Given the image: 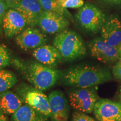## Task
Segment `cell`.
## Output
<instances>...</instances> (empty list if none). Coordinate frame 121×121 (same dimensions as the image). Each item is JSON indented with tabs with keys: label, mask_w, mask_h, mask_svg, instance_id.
I'll list each match as a JSON object with an SVG mask.
<instances>
[{
	"label": "cell",
	"mask_w": 121,
	"mask_h": 121,
	"mask_svg": "<svg viewBox=\"0 0 121 121\" xmlns=\"http://www.w3.org/2000/svg\"><path fill=\"white\" fill-rule=\"evenodd\" d=\"M0 121H9L8 119L0 107Z\"/></svg>",
	"instance_id": "obj_26"
},
{
	"label": "cell",
	"mask_w": 121,
	"mask_h": 121,
	"mask_svg": "<svg viewBox=\"0 0 121 121\" xmlns=\"http://www.w3.org/2000/svg\"><path fill=\"white\" fill-rule=\"evenodd\" d=\"M11 60L8 49L4 45L0 44V69L8 66Z\"/></svg>",
	"instance_id": "obj_20"
},
{
	"label": "cell",
	"mask_w": 121,
	"mask_h": 121,
	"mask_svg": "<svg viewBox=\"0 0 121 121\" xmlns=\"http://www.w3.org/2000/svg\"><path fill=\"white\" fill-rule=\"evenodd\" d=\"M53 43L62 58L67 61L76 60L86 54V48L82 39L72 30L66 29L57 33Z\"/></svg>",
	"instance_id": "obj_3"
},
{
	"label": "cell",
	"mask_w": 121,
	"mask_h": 121,
	"mask_svg": "<svg viewBox=\"0 0 121 121\" xmlns=\"http://www.w3.org/2000/svg\"><path fill=\"white\" fill-rule=\"evenodd\" d=\"M22 105V98L11 91L0 93V107L6 115H13Z\"/></svg>",
	"instance_id": "obj_16"
},
{
	"label": "cell",
	"mask_w": 121,
	"mask_h": 121,
	"mask_svg": "<svg viewBox=\"0 0 121 121\" xmlns=\"http://www.w3.org/2000/svg\"><path fill=\"white\" fill-rule=\"evenodd\" d=\"M101 38L106 43L118 47L121 43V22L116 17H111L106 22L100 30Z\"/></svg>",
	"instance_id": "obj_14"
},
{
	"label": "cell",
	"mask_w": 121,
	"mask_h": 121,
	"mask_svg": "<svg viewBox=\"0 0 121 121\" xmlns=\"http://www.w3.org/2000/svg\"><path fill=\"white\" fill-rule=\"evenodd\" d=\"M69 98L73 108L85 113L93 112L99 100L96 90L92 87L75 89L69 93Z\"/></svg>",
	"instance_id": "obj_6"
},
{
	"label": "cell",
	"mask_w": 121,
	"mask_h": 121,
	"mask_svg": "<svg viewBox=\"0 0 121 121\" xmlns=\"http://www.w3.org/2000/svg\"><path fill=\"white\" fill-rule=\"evenodd\" d=\"M112 73L113 76L117 79L121 81V61L119 60V62L114 65L113 68Z\"/></svg>",
	"instance_id": "obj_24"
},
{
	"label": "cell",
	"mask_w": 121,
	"mask_h": 121,
	"mask_svg": "<svg viewBox=\"0 0 121 121\" xmlns=\"http://www.w3.org/2000/svg\"><path fill=\"white\" fill-rule=\"evenodd\" d=\"M78 10L76 17L81 26L93 33L100 31L106 22L105 15L100 9L90 3H86Z\"/></svg>",
	"instance_id": "obj_4"
},
{
	"label": "cell",
	"mask_w": 121,
	"mask_h": 121,
	"mask_svg": "<svg viewBox=\"0 0 121 121\" xmlns=\"http://www.w3.org/2000/svg\"><path fill=\"white\" fill-rule=\"evenodd\" d=\"M118 49H119V52H120V54H121V43L120 44H119V47H118Z\"/></svg>",
	"instance_id": "obj_28"
},
{
	"label": "cell",
	"mask_w": 121,
	"mask_h": 121,
	"mask_svg": "<svg viewBox=\"0 0 121 121\" xmlns=\"http://www.w3.org/2000/svg\"><path fill=\"white\" fill-rule=\"evenodd\" d=\"M89 47L92 56L103 63L114 62L121 57L118 47L108 44L102 38L93 39Z\"/></svg>",
	"instance_id": "obj_7"
},
{
	"label": "cell",
	"mask_w": 121,
	"mask_h": 121,
	"mask_svg": "<svg viewBox=\"0 0 121 121\" xmlns=\"http://www.w3.org/2000/svg\"><path fill=\"white\" fill-rule=\"evenodd\" d=\"M43 11L52 12L62 15L69 20H72V16L66 9L63 8L56 0H38Z\"/></svg>",
	"instance_id": "obj_18"
},
{
	"label": "cell",
	"mask_w": 121,
	"mask_h": 121,
	"mask_svg": "<svg viewBox=\"0 0 121 121\" xmlns=\"http://www.w3.org/2000/svg\"><path fill=\"white\" fill-rule=\"evenodd\" d=\"M11 120V121H49V118L25 104L12 115Z\"/></svg>",
	"instance_id": "obj_17"
},
{
	"label": "cell",
	"mask_w": 121,
	"mask_h": 121,
	"mask_svg": "<svg viewBox=\"0 0 121 121\" xmlns=\"http://www.w3.org/2000/svg\"><path fill=\"white\" fill-rule=\"evenodd\" d=\"M15 42L21 49L27 51L44 45L47 41L46 35L38 29L29 27L15 37Z\"/></svg>",
	"instance_id": "obj_9"
},
{
	"label": "cell",
	"mask_w": 121,
	"mask_h": 121,
	"mask_svg": "<svg viewBox=\"0 0 121 121\" xmlns=\"http://www.w3.org/2000/svg\"><path fill=\"white\" fill-rule=\"evenodd\" d=\"M38 25L44 33L57 34L67 28L69 21L62 15L43 11L39 17Z\"/></svg>",
	"instance_id": "obj_8"
},
{
	"label": "cell",
	"mask_w": 121,
	"mask_h": 121,
	"mask_svg": "<svg viewBox=\"0 0 121 121\" xmlns=\"http://www.w3.org/2000/svg\"><path fill=\"white\" fill-rule=\"evenodd\" d=\"M105 1L112 3H115V4H120L121 3V0H105Z\"/></svg>",
	"instance_id": "obj_27"
},
{
	"label": "cell",
	"mask_w": 121,
	"mask_h": 121,
	"mask_svg": "<svg viewBox=\"0 0 121 121\" xmlns=\"http://www.w3.org/2000/svg\"><path fill=\"white\" fill-rule=\"evenodd\" d=\"M27 25L26 20L22 13L15 9L9 8L3 21V30L7 38L16 37L25 29Z\"/></svg>",
	"instance_id": "obj_12"
},
{
	"label": "cell",
	"mask_w": 121,
	"mask_h": 121,
	"mask_svg": "<svg viewBox=\"0 0 121 121\" xmlns=\"http://www.w3.org/2000/svg\"><path fill=\"white\" fill-rule=\"evenodd\" d=\"M9 8L3 0H0V36L2 34L3 21L7 10Z\"/></svg>",
	"instance_id": "obj_22"
},
{
	"label": "cell",
	"mask_w": 121,
	"mask_h": 121,
	"mask_svg": "<svg viewBox=\"0 0 121 121\" xmlns=\"http://www.w3.org/2000/svg\"><path fill=\"white\" fill-rule=\"evenodd\" d=\"M62 78L66 85L78 88L93 87L112 80L108 69L90 65L70 67L63 73Z\"/></svg>",
	"instance_id": "obj_2"
},
{
	"label": "cell",
	"mask_w": 121,
	"mask_h": 121,
	"mask_svg": "<svg viewBox=\"0 0 121 121\" xmlns=\"http://www.w3.org/2000/svg\"><path fill=\"white\" fill-rule=\"evenodd\" d=\"M120 98H121V89L120 91Z\"/></svg>",
	"instance_id": "obj_29"
},
{
	"label": "cell",
	"mask_w": 121,
	"mask_h": 121,
	"mask_svg": "<svg viewBox=\"0 0 121 121\" xmlns=\"http://www.w3.org/2000/svg\"><path fill=\"white\" fill-rule=\"evenodd\" d=\"M52 121H68L69 105L65 95L60 90H54L48 95Z\"/></svg>",
	"instance_id": "obj_11"
},
{
	"label": "cell",
	"mask_w": 121,
	"mask_h": 121,
	"mask_svg": "<svg viewBox=\"0 0 121 121\" xmlns=\"http://www.w3.org/2000/svg\"><path fill=\"white\" fill-rule=\"evenodd\" d=\"M57 2L65 9L80 8L84 4V0H56Z\"/></svg>",
	"instance_id": "obj_21"
},
{
	"label": "cell",
	"mask_w": 121,
	"mask_h": 121,
	"mask_svg": "<svg viewBox=\"0 0 121 121\" xmlns=\"http://www.w3.org/2000/svg\"><path fill=\"white\" fill-rule=\"evenodd\" d=\"M33 56L39 62L55 68L62 59L60 52L54 45L44 44L34 49Z\"/></svg>",
	"instance_id": "obj_15"
},
{
	"label": "cell",
	"mask_w": 121,
	"mask_h": 121,
	"mask_svg": "<svg viewBox=\"0 0 121 121\" xmlns=\"http://www.w3.org/2000/svg\"><path fill=\"white\" fill-rule=\"evenodd\" d=\"M72 121H95L93 118L85 113L81 112H75L72 115Z\"/></svg>",
	"instance_id": "obj_23"
},
{
	"label": "cell",
	"mask_w": 121,
	"mask_h": 121,
	"mask_svg": "<svg viewBox=\"0 0 121 121\" xmlns=\"http://www.w3.org/2000/svg\"><path fill=\"white\" fill-rule=\"evenodd\" d=\"M17 82V78L13 72L0 69V93L9 90Z\"/></svg>",
	"instance_id": "obj_19"
},
{
	"label": "cell",
	"mask_w": 121,
	"mask_h": 121,
	"mask_svg": "<svg viewBox=\"0 0 121 121\" xmlns=\"http://www.w3.org/2000/svg\"><path fill=\"white\" fill-rule=\"evenodd\" d=\"M7 4L9 8L14 9L15 7L18 4L20 0H3Z\"/></svg>",
	"instance_id": "obj_25"
},
{
	"label": "cell",
	"mask_w": 121,
	"mask_h": 121,
	"mask_svg": "<svg viewBox=\"0 0 121 121\" xmlns=\"http://www.w3.org/2000/svg\"><path fill=\"white\" fill-rule=\"evenodd\" d=\"M18 91L23 102L49 118H51L49 99L42 90L24 85L19 86Z\"/></svg>",
	"instance_id": "obj_5"
},
{
	"label": "cell",
	"mask_w": 121,
	"mask_h": 121,
	"mask_svg": "<svg viewBox=\"0 0 121 121\" xmlns=\"http://www.w3.org/2000/svg\"><path fill=\"white\" fill-rule=\"evenodd\" d=\"M13 9L22 13L29 27L38 25L39 17L43 11L38 0H20Z\"/></svg>",
	"instance_id": "obj_13"
},
{
	"label": "cell",
	"mask_w": 121,
	"mask_h": 121,
	"mask_svg": "<svg viewBox=\"0 0 121 121\" xmlns=\"http://www.w3.org/2000/svg\"><path fill=\"white\" fill-rule=\"evenodd\" d=\"M94 113L99 121H121V103L100 99L95 104Z\"/></svg>",
	"instance_id": "obj_10"
},
{
	"label": "cell",
	"mask_w": 121,
	"mask_h": 121,
	"mask_svg": "<svg viewBox=\"0 0 121 121\" xmlns=\"http://www.w3.org/2000/svg\"><path fill=\"white\" fill-rule=\"evenodd\" d=\"M11 63L33 86L42 91L51 88L60 78V72L38 61L13 58Z\"/></svg>",
	"instance_id": "obj_1"
},
{
	"label": "cell",
	"mask_w": 121,
	"mask_h": 121,
	"mask_svg": "<svg viewBox=\"0 0 121 121\" xmlns=\"http://www.w3.org/2000/svg\"><path fill=\"white\" fill-rule=\"evenodd\" d=\"M119 60H121V57H120V58H119Z\"/></svg>",
	"instance_id": "obj_30"
}]
</instances>
